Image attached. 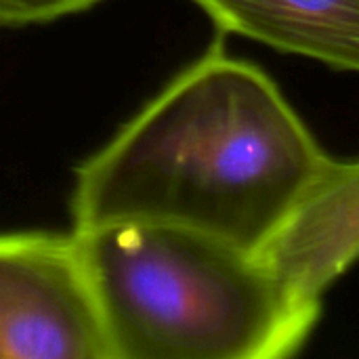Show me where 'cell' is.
Instances as JSON below:
<instances>
[{
	"label": "cell",
	"instance_id": "1",
	"mask_svg": "<svg viewBox=\"0 0 359 359\" xmlns=\"http://www.w3.org/2000/svg\"><path fill=\"white\" fill-rule=\"evenodd\" d=\"M328 156L278 84L217 40L74 177V231L191 227L257 250Z\"/></svg>",
	"mask_w": 359,
	"mask_h": 359
},
{
	"label": "cell",
	"instance_id": "2",
	"mask_svg": "<svg viewBox=\"0 0 359 359\" xmlns=\"http://www.w3.org/2000/svg\"><path fill=\"white\" fill-rule=\"evenodd\" d=\"M109 359H282L316 320L257 252L204 231L118 221L74 231Z\"/></svg>",
	"mask_w": 359,
	"mask_h": 359
},
{
	"label": "cell",
	"instance_id": "3",
	"mask_svg": "<svg viewBox=\"0 0 359 359\" xmlns=\"http://www.w3.org/2000/svg\"><path fill=\"white\" fill-rule=\"evenodd\" d=\"M0 358L109 359L74 231L0 233Z\"/></svg>",
	"mask_w": 359,
	"mask_h": 359
},
{
	"label": "cell",
	"instance_id": "4",
	"mask_svg": "<svg viewBox=\"0 0 359 359\" xmlns=\"http://www.w3.org/2000/svg\"><path fill=\"white\" fill-rule=\"evenodd\" d=\"M255 252L286 299L318 322L324 292L359 261V160L328 156Z\"/></svg>",
	"mask_w": 359,
	"mask_h": 359
},
{
	"label": "cell",
	"instance_id": "5",
	"mask_svg": "<svg viewBox=\"0 0 359 359\" xmlns=\"http://www.w3.org/2000/svg\"><path fill=\"white\" fill-rule=\"evenodd\" d=\"M223 34L359 74V0H189Z\"/></svg>",
	"mask_w": 359,
	"mask_h": 359
},
{
	"label": "cell",
	"instance_id": "6",
	"mask_svg": "<svg viewBox=\"0 0 359 359\" xmlns=\"http://www.w3.org/2000/svg\"><path fill=\"white\" fill-rule=\"evenodd\" d=\"M103 0H0V27L42 25L90 11Z\"/></svg>",
	"mask_w": 359,
	"mask_h": 359
}]
</instances>
